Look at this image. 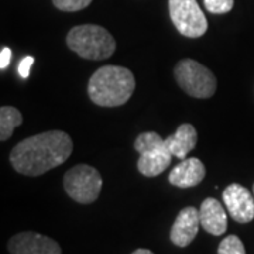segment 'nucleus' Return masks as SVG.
<instances>
[{"mask_svg":"<svg viewBox=\"0 0 254 254\" xmlns=\"http://www.w3.org/2000/svg\"><path fill=\"white\" fill-rule=\"evenodd\" d=\"M92 3V0H53V4L61 11H79L86 9Z\"/></svg>","mask_w":254,"mask_h":254,"instance_id":"f3484780","label":"nucleus"},{"mask_svg":"<svg viewBox=\"0 0 254 254\" xmlns=\"http://www.w3.org/2000/svg\"><path fill=\"white\" fill-rule=\"evenodd\" d=\"M167 147L165 145V138L160 136L155 131H145L141 133L137 137L134 141V150L138 154H145V153H151L155 150H160Z\"/></svg>","mask_w":254,"mask_h":254,"instance_id":"2eb2a0df","label":"nucleus"},{"mask_svg":"<svg viewBox=\"0 0 254 254\" xmlns=\"http://www.w3.org/2000/svg\"><path fill=\"white\" fill-rule=\"evenodd\" d=\"M200 226L199 210L193 206H187L180 210L174 222L170 239L174 245L178 247H187L190 246L195 237L198 236Z\"/></svg>","mask_w":254,"mask_h":254,"instance_id":"1a4fd4ad","label":"nucleus"},{"mask_svg":"<svg viewBox=\"0 0 254 254\" xmlns=\"http://www.w3.org/2000/svg\"><path fill=\"white\" fill-rule=\"evenodd\" d=\"M23 116L20 110L13 106H1L0 108V140H9L14 128L21 125Z\"/></svg>","mask_w":254,"mask_h":254,"instance_id":"4468645a","label":"nucleus"},{"mask_svg":"<svg viewBox=\"0 0 254 254\" xmlns=\"http://www.w3.org/2000/svg\"><path fill=\"white\" fill-rule=\"evenodd\" d=\"M34 64V58L33 57H26L21 60V63L18 64V75L23 78V79H27L30 76V69H31V65Z\"/></svg>","mask_w":254,"mask_h":254,"instance_id":"6ab92c4d","label":"nucleus"},{"mask_svg":"<svg viewBox=\"0 0 254 254\" xmlns=\"http://www.w3.org/2000/svg\"><path fill=\"white\" fill-rule=\"evenodd\" d=\"M218 254H246L245 245L236 235H230L220 242Z\"/></svg>","mask_w":254,"mask_h":254,"instance_id":"dca6fc26","label":"nucleus"},{"mask_svg":"<svg viewBox=\"0 0 254 254\" xmlns=\"http://www.w3.org/2000/svg\"><path fill=\"white\" fill-rule=\"evenodd\" d=\"M102 177L96 168L86 164H78L66 171L64 177V188L75 202L88 205L99 198Z\"/></svg>","mask_w":254,"mask_h":254,"instance_id":"39448f33","label":"nucleus"},{"mask_svg":"<svg viewBox=\"0 0 254 254\" xmlns=\"http://www.w3.org/2000/svg\"><path fill=\"white\" fill-rule=\"evenodd\" d=\"M66 46L83 60L102 61L113 55L116 41L106 28L96 24H82L68 33Z\"/></svg>","mask_w":254,"mask_h":254,"instance_id":"7ed1b4c3","label":"nucleus"},{"mask_svg":"<svg viewBox=\"0 0 254 254\" xmlns=\"http://www.w3.org/2000/svg\"><path fill=\"white\" fill-rule=\"evenodd\" d=\"M174 76L182 91L192 98L208 99L216 92V76L209 68L195 60H181L175 65Z\"/></svg>","mask_w":254,"mask_h":254,"instance_id":"20e7f679","label":"nucleus"},{"mask_svg":"<svg viewBox=\"0 0 254 254\" xmlns=\"http://www.w3.org/2000/svg\"><path fill=\"white\" fill-rule=\"evenodd\" d=\"M206 175L205 164L199 158H184L168 175V181L178 188H192L203 181Z\"/></svg>","mask_w":254,"mask_h":254,"instance_id":"9d476101","label":"nucleus"},{"mask_svg":"<svg viewBox=\"0 0 254 254\" xmlns=\"http://www.w3.org/2000/svg\"><path fill=\"white\" fill-rule=\"evenodd\" d=\"M235 0H205V7L212 14H226L232 11Z\"/></svg>","mask_w":254,"mask_h":254,"instance_id":"a211bd4d","label":"nucleus"},{"mask_svg":"<svg viewBox=\"0 0 254 254\" xmlns=\"http://www.w3.org/2000/svg\"><path fill=\"white\" fill-rule=\"evenodd\" d=\"M11 60V50L9 47H3L0 51V69H6Z\"/></svg>","mask_w":254,"mask_h":254,"instance_id":"aec40b11","label":"nucleus"},{"mask_svg":"<svg viewBox=\"0 0 254 254\" xmlns=\"http://www.w3.org/2000/svg\"><path fill=\"white\" fill-rule=\"evenodd\" d=\"M223 202L229 215L237 223H249L254 219V195L240 184H230L223 190Z\"/></svg>","mask_w":254,"mask_h":254,"instance_id":"0eeeda50","label":"nucleus"},{"mask_svg":"<svg viewBox=\"0 0 254 254\" xmlns=\"http://www.w3.org/2000/svg\"><path fill=\"white\" fill-rule=\"evenodd\" d=\"M253 195H254V184H253Z\"/></svg>","mask_w":254,"mask_h":254,"instance_id":"4be33fe9","label":"nucleus"},{"mask_svg":"<svg viewBox=\"0 0 254 254\" xmlns=\"http://www.w3.org/2000/svg\"><path fill=\"white\" fill-rule=\"evenodd\" d=\"M196 143H198V131L190 123L181 125L173 136L165 138V145L170 150V153L180 160L187 158V155L195 148Z\"/></svg>","mask_w":254,"mask_h":254,"instance_id":"f8f14e48","label":"nucleus"},{"mask_svg":"<svg viewBox=\"0 0 254 254\" xmlns=\"http://www.w3.org/2000/svg\"><path fill=\"white\" fill-rule=\"evenodd\" d=\"M171 21L180 34L188 38L202 37L208 30V20L196 0H168Z\"/></svg>","mask_w":254,"mask_h":254,"instance_id":"423d86ee","label":"nucleus"},{"mask_svg":"<svg viewBox=\"0 0 254 254\" xmlns=\"http://www.w3.org/2000/svg\"><path fill=\"white\" fill-rule=\"evenodd\" d=\"M7 249L10 254H61V247L55 240L36 232H23L13 236Z\"/></svg>","mask_w":254,"mask_h":254,"instance_id":"6e6552de","label":"nucleus"},{"mask_svg":"<svg viewBox=\"0 0 254 254\" xmlns=\"http://www.w3.org/2000/svg\"><path fill=\"white\" fill-rule=\"evenodd\" d=\"M131 254H154L153 252L147 250V249H137L136 252H133Z\"/></svg>","mask_w":254,"mask_h":254,"instance_id":"412c9836","label":"nucleus"},{"mask_svg":"<svg viewBox=\"0 0 254 254\" xmlns=\"http://www.w3.org/2000/svg\"><path fill=\"white\" fill-rule=\"evenodd\" d=\"M72 151L71 136L61 130H51L20 141L10 153V163L17 173L38 177L65 163Z\"/></svg>","mask_w":254,"mask_h":254,"instance_id":"f257e3e1","label":"nucleus"},{"mask_svg":"<svg viewBox=\"0 0 254 254\" xmlns=\"http://www.w3.org/2000/svg\"><path fill=\"white\" fill-rule=\"evenodd\" d=\"M200 226L213 236H222L227 229L226 210L215 198H206L199 209Z\"/></svg>","mask_w":254,"mask_h":254,"instance_id":"9b49d317","label":"nucleus"},{"mask_svg":"<svg viewBox=\"0 0 254 254\" xmlns=\"http://www.w3.org/2000/svg\"><path fill=\"white\" fill-rule=\"evenodd\" d=\"M136 89V79L130 69L118 65H105L96 69L88 83L91 100L103 108L125 105Z\"/></svg>","mask_w":254,"mask_h":254,"instance_id":"f03ea898","label":"nucleus"},{"mask_svg":"<svg viewBox=\"0 0 254 254\" xmlns=\"http://www.w3.org/2000/svg\"><path fill=\"white\" fill-rule=\"evenodd\" d=\"M173 157L174 155L170 153L167 147L151 153L140 154V158L137 161V168L144 177H157L170 167Z\"/></svg>","mask_w":254,"mask_h":254,"instance_id":"ddd939ff","label":"nucleus"}]
</instances>
